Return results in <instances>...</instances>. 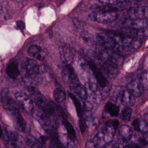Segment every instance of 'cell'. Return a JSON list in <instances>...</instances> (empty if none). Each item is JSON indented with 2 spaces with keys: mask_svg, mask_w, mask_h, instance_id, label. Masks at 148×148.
Wrapping results in <instances>:
<instances>
[{
  "mask_svg": "<svg viewBox=\"0 0 148 148\" xmlns=\"http://www.w3.org/2000/svg\"><path fill=\"white\" fill-rule=\"evenodd\" d=\"M96 38L100 45L108 49L113 50L117 51H122L127 47L118 44L107 34L99 33L96 36Z\"/></svg>",
  "mask_w": 148,
  "mask_h": 148,
  "instance_id": "3",
  "label": "cell"
},
{
  "mask_svg": "<svg viewBox=\"0 0 148 148\" xmlns=\"http://www.w3.org/2000/svg\"><path fill=\"white\" fill-rule=\"evenodd\" d=\"M119 133L121 136L126 140H130L134 134L132 128L127 125H122L119 129Z\"/></svg>",
  "mask_w": 148,
  "mask_h": 148,
  "instance_id": "18",
  "label": "cell"
},
{
  "mask_svg": "<svg viewBox=\"0 0 148 148\" xmlns=\"http://www.w3.org/2000/svg\"><path fill=\"white\" fill-rule=\"evenodd\" d=\"M3 135V131L2 130L1 127V125H0V138L2 137Z\"/></svg>",
  "mask_w": 148,
  "mask_h": 148,
  "instance_id": "43",
  "label": "cell"
},
{
  "mask_svg": "<svg viewBox=\"0 0 148 148\" xmlns=\"http://www.w3.org/2000/svg\"><path fill=\"white\" fill-rule=\"evenodd\" d=\"M13 116L15 117L16 125L19 130L23 133H28L29 130V127H28L27 122L20 111H18Z\"/></svg>",
  "mask_w": 148,
  "mask_h": 148,
  "instance_id": "15",
  "label": "cell"
},
{
  "mask_svg": "<svg viewBox=\"0 0 148 148\" xmlns=\"http://www.w3.org/2000/svg\"><path fill=\"white\" fill-rule=\"evenodd\" d=\"M72 89H73L77 95L83 100H86L88 98V92L87 88L80 82L77 84Z\"/></svg>",
  "mask_w": 148,
  "mask_h": 148,
  "instance_id": "20",
  "label": "cell"
},
{
  "mask_svg": "<svg viewBox=\"0 0 148 148\" xmlns=\"http://www.w3.org/2000/svg\"><path fill=\"white\" fill-rule=\"evenodd\" d=\"M128 0H120V3H123L127 1Z\"/></svg>",
  "mask_w": 148,
  "mask_h": 148,
  "instance_id": "44",
  "label": "cell"
},
{
  "mask_svg": "<svg viewBox=\"0 0 148 148\" xmlns=\"http://www.w3.org/2000/svg\"><path fill=\"white\" fill-rule=\"evenodd\" d=\"M86 147L88 148H95L96 147L94 143V141H89L86 144L85 146Z\"/></svg>",
  "mask_w": 148,
  "mask_h": 148,
  "instance_id": "39",
  "label": "cell"
},
{
  "mask_svg": "<svg viewBox=\"0 0 148 148\" xmlns=\"http://www.w3.org/2000/svg\"><path fill=\"white\" fill-rule=\"evenodd\" d=\"M21 68L29 75H38L47 73V67L43 64L39 65L35 60L26 59L23 61Z\"/></svg>",
  "mask_w": 148,
  "mask_h": 148,
  "instance_id": "1",
  "label": "cell"
},
{
  "mask_svg": "<svg viewBox=\"0 0 148 148\" xmlns=\"http://www.w3.org/2000/svg\"><path fill=\"white\" fill-rule=\"evenodd\" d=\"M139 142H140V143L142 144V145H143V146H146V145H147L148 144V142L146 139H144L143 138H140V140H139Z\"/></svg>",
  "mask_w": 148,
  "mask_h": 148,
  "instance_id": "42",
  "label": "cell"
},
{
  "mask_svg": "<svg viewBox=\"0 0 148 148\" xmlns=\"http://www.w3.org/2000/svg\"><path fill=\"white\" fill-rule=\"evenodd\" d=\"M135 34L139 36L148 37V28L147 27L140 29H136Z\"/></svg>",
  "mask_w": 148,
  "mask_h": 148,
  "instance_id": "31",
  "label": "cell"
},
{
  "mask_svg": "<svg viewBox=\"0 0 148 148\" xmlns=\"http://www.w3.org/2000/svg\"><path fill=\"white\" fill-rule=\"evenodd\" d=\"M118 17L117 12L95 10L91 14V18L95 21L108 23L116 20Z\"/></svg>",
  "mask_w": 148,
  "mask_h": 148,
  "instance_id": "2",
  "label": "cell"
},
{
  "mask_svg": "<svg viewBox=\"0 0 148 148\" xmlns=\"http://www.w3.org/2000/svg\"><path fill=\"white\" fill-rule=\"evenodd\" d=\"M16 26L19 29L21 30H23L25 29V23L24 22L22 21H18L16 22Z\"/></svg>",
  "mask_w": 148,
  "mask_h": 148,
  "instance_id": "37",
  "label": "cell"
},
{
  "mask_svg": "<svg viewBox=\"0 0 148 148\" xmlns=\"http://www.w3.org/2000/svg\"><path fill=\"white\" fill-rule=\"evenodd\" d=\"M89 66L94 73V75L99 86L103 88L106 87L108 85V81L102 72L99 69H97L96 66L94 65L92 63H89Z\"/></svg>",
  "mask_w": 148,
  "mask_h": 148,
  "instance_id": "13",
  "label": "cell"
},
{
  "mask_svg": "<svg viewBox=\"0 0 148 148\" xmlns=\"http://www.w3.org/2000/svg\"><path fill=\"white\" fill-rule=\"evenodd\" d=\"M6 74L10 78L14 80L18 77L20 74V71L17 61H13L9 63L6 68Z\"/></svg>",
  "mask_w": 148,
  "mask_h": 148,
  "instance_id": "14",
  "label": "cell"
},
{
  "mask_svg": "<svg viewBox=\"0 0 148 148\" xmlns=\"http://www.w3.org/2000/svg\"><path fill=\"white\" fill-rule=\"evenodd\" d=\"M106 111L112 117H117L120 113V107L115 103L111 102H108L105 104Z\"/></svg>",
  "mask_w": 148,
  "mask_h": 148,
  "instance_id": "19",
  "label": "cell"
},
{
  "mask_svg": "<svg viewBox=\"0 0 148 148\" xmlns=\"http://www.w3.org/2000/svg\"><path fill=\"white\" fill-rule=\"evenodd\" d=\"M81 39L85 42H92V37L90 36V35L87 32H83L80 36Z\"/></svg>",
  "mask_w": 148,
  "mask_h": 148,
  "instance_id": "32",
  "label": "cell"
},
{
  "mask_svg": "<svg viewBox=\"0 0 148 148\" xmlns=\"http://www.w3.org/2000/svg\"><path fill=\"white\" fill-rule=\"evenodd\" d=\"M25 142L28 147H36V145L39 142L34 136H28L25 138Z\"/></svg>",
  "mask_w": 148,
  "mask_h": 148,
  "instance_id": "28",
  "label": "cell"
},
{
  "mask_svg": "<svg viewBox=\"0 0 148 148\" xmlns=\"http://www.w3.org/2000/svg\"><path fill=\"white\" fill-rule=\"evenodd\" d=\"M124 25L128 28L140 29L148 26V22L146 19L133 18L127 19Z\"/></svg>",
  "mask_w": 148,
  "mask_h": 148,
  "instance_id": "10",
  "label": "cell"
},
{
  "mask_svg": "<svg viewBox=\"0 0 148 148\" xmlns=\"http://www.w3.org/2000/svg\"><path fill=\"white\" fill-rule=\"evenodd\" d=\"M69 97L72 99L73 101L74 102L78 117L79 118H81L82 119L83 115V110L80 101H78L76 97L71 93H69Z\"/></svg>",
  "mask_w": 148,
  "mask_h": 148,
  "instance_id": "24",
  "label": "cell"
},
{
  "mask_svg": "<svg viewBox=\"0 0 148 148\" xmlns=\"http://www.w3.org/2000/svg\"><path fill=\"white\" fill-rule=\"evenodd\" d=\"M87 89H88L92 93H96L98 90L96 84L92 83H87L85 86Z\"/></svg>",
  "mask_w": 148,
  "mask_h": 148,
  "instance_id": "33",
  "label": "cell"
},
{
  "mask_svg": "<svg viewBox=\"0 0 148 148\" xmlns=\"http://www.w3.org/2000/svg\"><path fill=\"white\" fill-rule=\"evenodd\" d=\"M125 147L128 148H139L140 147L137 144H136L134 142H132L130 144H128L127 146H125Z\"/></svg>",
  "mask_w": 148,
  "mask_h": 148,
  "instance_id": "41",
  "label": "cell"
},
{
  "mask_svg": "<svg viewBox=\"0 0 148 148\" xmlns=\"http://www.w3.org/2000/svg\"><path fill=\"white\" fill-rule=\"evenodd\" d=\"M53 97L55 100L58 103H61L66 99V94L63 90L56 89L53 92Z\"/></svg>",
  "mask_w": 148,
  "mask_h": 148,
  "instance_id": "23",
  "label": "cell"
},
{
  "mask_svg": "<svg viewBox=\"0 0 148 148\" xmlns=\"http://www.w3.org/2000/svg\"><path fill=\"white\" fill-rule=\"evenodd\" d=\"M1 97L3 107L12 115L19 111L16 102L10 95L8 89H3L1 92Z\"/></svg>",
  "mask_w": 148,
  "mask_h": 148,
  "instance_id": "4",
  "label": "cell"
},
{
  "mask_svg": "<svg viewBox=\"0 0 148 148\" xmlns=\"http://www.w3.org/2000/svg\"><path fill=\"white\" fill-rule=\"evenodd\" d=\"M107 34L111 37L116 42L120 45L125 47H129L133 37L131 36L122 33L108 32Z\"/></svg>",
  "mask_w": 148,
  "mask_h": 148,
  "instance_id": "7",
  "label": "cell"
},
{
  "mask_svg": "<svg viewBox=\"0 0 148 148\" xmlns=\"http://www.w3.org/2000/svg\"><path fill=\"white\" fill-rule=\"evenodd\" d=\"M15 97L26 112L33 113L34 108L33 101L25 92L22 91H16L15 94Z\"/></svg>",
  "mask_w": 148,
  "mask_h": 148,
  "instance_id": "5",
  "label": "cell"
},
{
  "mask_svg": "<svg viewBox=\"0 0 148 148\" xmlns=\"http://www.w3.org/2000/svg\"><path fill=\"white\" fill-rule=\"evenodd\" d=\"M33 114L34 118L39 122L44 129L50 130L54 129L55 127L53 122L50 118L46 116L44 114L39 111H35Z\"/></svg>",
  "mask_w": 148,
  "mask_h": 148,
  "instance_id": "8",
  "label": "cell"
},
{
  "mask_svg": "<svg viewBox=\"0 0 148 148\" xmlns=\"http://www.w3.org/2000/svg\"><path fill=\"white\" fill-rule=\"evenodd\" d=\"M128 89L134 96L140 97L143 93V88L140 80L134 79L130 81L127 84Z\"/></svg>",
  "mask_w": 148,
  "mask_h": 148,
  "instance_id": "12",
  "label": "cell"
},
{
  "mask_svg": "<svg viewBox=\"0 0 148 148\" xmlns=\"http://www.w3.org/2000/svg\"><path fill=\"white\" fill-rule=\"evenodd\" d=\"M27 54L30 57L39 60H43L47 55V50L37 45H32L27 50Z\"/></svg>",
  "mask_w": 148,
  "mask_h": 148,
  "instance_id": "9",
  "label": "cell"
},
{
  "mask_svg": "<svg viewBox=\"0 0 148 148\" xmlns=\"http://www.w3.org/2000/svg\"><path fill=\"white\" fill-rule=\"evenodd\" d=\"M121 102L124 106L132 107L135 103L134 96L129 90L124 91L121 97Z\"/></svg>",
  "mask_w": 148,
  "mask_h": 148,
  "instance_id": "17",
  "label": "cell"
},
{
  "mask_svg": "<svg viewBox=\"0 0 148 148\" xmlns=\"http://www.w3.org/2000/svg\"><path fill=\"white\" fill-rule=\"evenodd\" d=\"M140 131L144 134L148 133V114H145L140 121Z\"/></svg>",
  "mask_w": 148,
  "mask_h": 148,
  "instance_id": "26",
  "label": "cell"
},
{
  "mask_svg": "<svg viewBox=\"0 0 148 148\" xmlns=\"http://www.w3.org/2000/svg\"><path fill=\"white\" fill-rule=\"evenodd\" d=\"M132 125L135 130L136 131H140V121L139 119L134 120L132 123Z\"/></svg>",
  "mask_w": 148,
  "mask_h": 148,
  "instance_id": "35",
  "label": "cell"
},
{
  "mask_svg": "<svg viewBox=\"0 0 148 148\" xmlns=\"http://www.w3.org/2000/svg\"><path fill=\"white\" fill-rule=\"evenodd\" d=\"M4 139L8 142H15L19 139V134L14 130L7 129L5 131Z\"/></svg>",
  "mask_w": 148,
  "mask_h": 148,
  "instance_id": "22",
  "label": "cell"
},
{
  "mask_svg": "<svg viewBox=\"0 0 148 148\" xmlns=\"http://www.w3.org/2000/svg\"><path fill=\"white\" fill-rule=\"evenodd\" d=\"M95 10H102L106 11H115L117 12L118 9L115 7H111L108 5H100V6H95L94 8Z\"/></svg>",
  "mask_w": 148,
  "mask_h": 148,
  "instance_id": "30",
  "label": "cell"
},
{
  "mask_svg": "<svg viewBox=\"0 0 148 148\" xmlns=\"http://www.w3.org/2000/svg\"><path fill=\"white\" fill-rule=\"evenodd\" d=\"M47 138L46 136H40V137L39 140H38L40 144H41V145H43L46 143V142H47Z\"/></svg>",
  "mask_w": 148,
  "mask_h": 148,
  "instance_id": "38",
  "label": "cell"
},
{
  "mask_svg": "<svg viewBox=\"0 0 148 148\" xmlns=\"http://www.w3.org/2000/svg\"><path fill=\"white\" fill-rule=\"evenodd\" d=\"M59 50L61 58L64 62L69 63L73 62L75 54L73 49L67 46H62Z\"/></svg>",
  "mask_w": 148,
  "mask_h": 148,
  "instance_id": "11",
  "label": "cell"
},
{
  "mask_svg": "<svg viewBox=\"0 0 148 148\" xmlns=\"http://www.w3.org/2000/svg\"><path fill=\"white\" fill-rule=\"evenodd\" d=\"M62 76L64 81L67 83L71 89L79 82L73 69L69 65L66 66L63 68L62 72Z\"/></svg>",
  "mask_w": 148,
  "mask_h": 148,
  "instance_id": "6",
  "label": "cell"
},
{
  "mask_svg": "<svg viewBox=\"0 0 148 148\" xmlns=\"http://www.w3.org/2000/svg\"><path fill=\"white\" fill-rule=\"evenodd\" d=\"M140 81L144 89L148 90V72H143L142 74Z\"/></svg>",
  "mask_w": 148,
  "mask_h": 148,
  "instance_id": "29",
  "label": "cell"
},
{
  "mask_svg": "<svg viewBox=\"0 0 148 148\" xmlns=\"http://www.w3.org/2000/svg\"><path fill=\"white\" fill-rule=\"evenodd\" d=\"M100 2L107 4H115L120 3V0H99Z\"/></svg>",
  "mask_w": 148,
  "mask_h": 148,
  "instance_id": "36",
  "label": "cell"
},
{
  "mask_svg": "<svg viewBox=\"0 0 148 148\" xmlns=\"http://www.w3.org/2000/svg\"><path fill=\"white\" fill-rule=\"evenodd\" d=\"M6 147H7L12 148H17L19 147V146L16 145L15 142H8V143L6 145Z\"/></svg>",
  "mask_w": 148,
  "mask_h": 148,
  "instance_id": "40",
  "label": "cell"
},
{
  "mask_svg": "<svg viewBox=\"0 0 148 148\" xmlns=\"http://www.w3.org/2000/svg\"><path fill=\"white\" fill-rule=\"evenodd\" d=\"M132 113H133V111L131 108L129 107L126 108L122 111L121 113V119L123 121L128 122L130 121L131 119Z\"/></svg>",
  "mask_w": 148,
  "mask_h": 148,
  "instance_id": "25",
  "label": "cell"
},
{
  "mask_svg": "<svg viewBox=\"0 0 148 148\" xmlns=\"http://www.w3.org/2000/svg\"><path fill=\"white\" fill-rule=\"evenodd\" d=\"M50 145L52 147H61L60 141H59L57 138H53L50 141Z\"/></svg>",
  "mask_w": 148,
  "mask_h": 148,
  "instance_id": "34",
  "label": "cell"
},
{
  "mask_svg": "<svg viewBox=\"0 0 148 148\" xmlns=\"http://www.w3.org/2000/svg\"><path fill=\"white\" fill-rule=\"evenodd\" d=\"M143 45V41L140 38L138 37H133L130 46L134 49L137 50L141 47Z\"/></svg>",
  "mask_w": 148,
  "mask_h": 148,
  "instance_id": "27",
  "label": "cell"
},
{
  "mask_svg": "<svg viewBox=\"0 0 148 148\" xmlns=\"http://www.w3.org/2000/svg\"><path fill=\"white\" fill-rule=\"evenodd\" d=\"M130 12L132 14L130 15L135 18L148 19V6L137 7L133 9Z\"/></svg>",
  "mask_w": 148,
  "mask_h": 148,
  "instance_id": "16",
  "label": "cell"
},
{
  "mask_svg": "<svg viewBox=\"0 0 148 148\" xmlns=\"http://www.w3.org/2000/svg\"><path fill=\"white\" fill-rule=\"evenodd\" d=\"M62 123L66 130L68 137L72 140H75L76 139L77 136L74 127L69 122L66 120L62 121Z\"/></svg>",
  "mask_w": 148,
  "mask_h": 148,
  "instance_id": "21",
  "label": "cell"
}]
</instances>
